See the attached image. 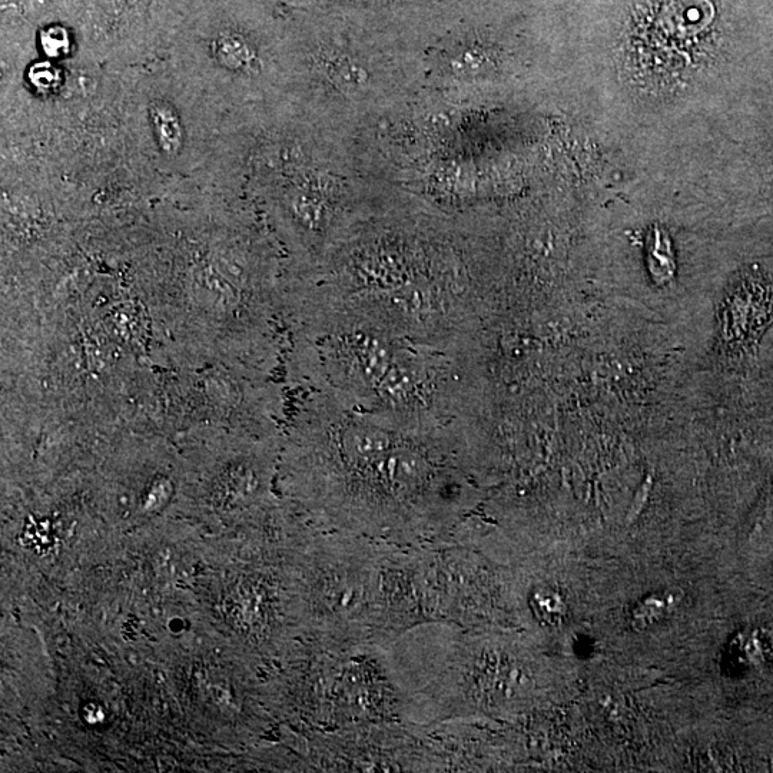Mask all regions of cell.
Returning <instances> with one entry per match:
<instances>
[{"label": "cell", "instance_id": "cell-1", "mask_svg": "<svg viewBox=\"0 0 773 773\" xmlns=\"http://www.w3.org/2000/svg\"><path fill=\"white\" fill-rule=\"evenodd\" d=\"M300 497L334 532L400 547L449 539L484 486L454 426H413L305 390L288 421Z\"/></svg>", "mask_w": 773, "mask_h": 773}, {"label": "cell", "instance_id": "cell-2", "mask_svg": "<svg viewBox=\"0 0 773 773\" xmlns=\"http://www.w3.org/2000/svg\"><path fill=\"white\" fill-rule=\"evenodd\" d=\"M287 377L344 406L413 426H453L463 360L431 345L358 325L290 333Z\"/></svg>", "mask_w": 773, "mask_h": 773}, {"label": "cell", "instance_id": "cell-3", "mask_svg": "<svg viewBox=\"0 0 773 773\" xmlns=\"http://www.w3.org/2000/svg\"><path fill=\"white\" fill-rule=\"evenodd\" d=\"M118 116L139 177L174 182L207 171L227 115L164 58L119 72Z\"/></svg>", "mask_w": 773, "mask_h": 773}, {"label": "cell", "instance_id": "cell-4", "mask_svg": "<svg viewBox=\"0 0 773 773\" xmlns=\"http://www.w3.org/2000/svg\"><path fill=\"white\" fill-rule=\"evenodd\" d=\"M327 72L340 85H358L363 82L364 72L350 62L338 61L330 63V68H328Z\"/></svg>", "mask_w": 773, "mask_h": 773}]
</instances>
